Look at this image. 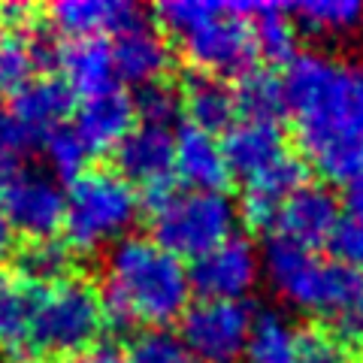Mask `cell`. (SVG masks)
Segmentation results:
<instances>
[{
    "label": "cell",
    "mask_w": 363,
    "mask_h": 363,
    "mask_svg": "<svg viewBox=\"0 0 363 363\" xmlns=\"http://www.w3.org/2000/svg\"><path fill=\"white\" fill-rule=\"evenodd\" d=\"M182 97V112L188 116V124L206 130V133H227L240 116H236V97L233 88L224 79L194 73L179 91Z\"/></svg>",
    "instance_id": "7402d4cb"
},
{
    "label": "cell",
    "mask_w": 363,
    "mask_h": 363,
    "mask_svg": "<svg viewBox=\"0 0 363 363\" xmlns=\"http://www.w3.org/2000/svg\"><path fill=\"white\" fill-rule=\"evenodd\" d=\"M176 43L194 73L224 79V82L248 76L257 61L252 25L242 4L206 0V9L194 21V28L182 33Z\"/></svg>",
    "instance_id": "52a82bcc"
},
{
    "label": "cell",
    "mask_w": 363,
    "mask_h": 363,
    "mask_svg": "<svg viewBox=\"0 0 363 363\" xmlns=\"http://www.w3.org/2000/svg\"><path fill=\"white\" fill-rule=\"evenodd\" d=\"M233 97H236V116H240V121L279 124L288 116L281 76L272 70H252L248 76H242L240 85L233 88Z\"/></svg>",
    "instance_id": "cb8c5ba5"
},
{
    "label": "cell",
    "mask_w": 363,
    "mask_h": 363,
    "mask_svg": "<svg viewBox=\"0 0 363 363\" xmlns=\"http://www.w3.org/2000/svg\"><path fill=\"white\" fill-rule=\"evenodd\" d=\"M145 13L130 0H61L49 6V25L67 40H88L104 33H121Z\"/></svg>",
    "instance_id": "d6986e66"
},
{
    "label": "cell",
    "mask_w": 363,
    "mask_h": 363,
    "mask_svg": "<svg viewBox=\"0 0 363 363\" xmlns=\"http://www.w3.org/2000/svg\"><path fill=\"white\" fill-rule=\"evenodd\" d=\"M133 128H136V106L133 97L124 94L121 88L82 100V106L73 112V130L82 140L88 155L116 152Z\"/></svg>",
    "instance_id": "9a60e30c"
},
{
    "label": "cell",
    "mask_w": 363,
    "mask_h": 363,
    "mask_svg": "<svg viewBox=\"0 0 363 363\" xmlns=\"http://www.w3.org/2000/svg\"><path fill=\"white\" fill-rule=\"evenodd\" d=\"M37 143H43V140L16 116L13 109L0 106V161H9V164L25 161L28 155H33Z\"/></svg>",
    "instance_id": "d6a6232c"
},
{
    "label": "cell",
    "mask_w": 363,
    "mask_h": 363,
    "mask_svg": "<svg viewBox=\"0 0 363 363\" xmlns=\"http://www.w3.org/2000/svg\"><path fill=\"white\" fill-rule=\"evenodd\" d=\"M58 363H128V354L112 342H97V345L79 351L73 357H64Z\"/></svg>",
    "instance_id": "836d02e7"
},
{
    "label": "cell",
    "mask_w": 363,
    "mask_h": 363,
    "mask_svg": "<svg viewBox=\"0 0 363 363\" xmlns=\"http://www.w3.org/2000/svg\"><path fill=\"white\" fill-rule=\"evenodd\" d=\"M242 203H240V218L252 224L255 230H276V218L285 200L306 185V164L303 157L288 155L285 161L269 167L267 173L242 182Z\"/></svg>",
    "instance_id": "ac0fdd59"
},
{
    "label": "cell",
    "mask_w": 363,
    "mask_h": 363,
    "mask_svg": "<svg viewBox=\"0 0 363 363\" xmlns=\"http://www.w3.org/2000/svg\"><path fill=\"white\" fill-rule=\"evenodd\" d=\"M116 173L143 191L140 197H152L157 191L173 188L176 176V130L140 124L124 136L116 152Z\"/></svg>",
    "instance_id": "8fae6325"
},
{
    "label": "cell",
    "mask_w": 363,
    "mask_h": 363,
    "mask_svg": "<svg viewBox=\"0 0 363 363\" xmlns=\"http://www.w3.org/2000/svg\"><path fill=\"white\" fill-rule=\"evenodd\" d=\"M221 149L230 176L242 182L267 173L269 167H276L291 155L281 124H267V121H236L224 133Z\"/></svg>",
    "instance_id": "2e32d148"
},
{
    "label": "cell",
    "mask_w": 363,
    "mask_h": 363,
    "mask_svg": "<svg viewBox=\"0 0 363 363\" xmlns=\"http://www.w3.org/2000/svg\"><path fill=\"white\" fill-rule=\"evenodd\" d=\"M188 272L197 300L245 303L264 276V264H260V252L245 236H230L209 255L197 257Z\"/></svg>",
    "instance_id": "30bf717a"
},
{
    "label": "cell",
    "mask_w": 363,
    "mask_h": 363,
    "mask_svg": "<svg viewBox=\"0 0 363 363\" xmlns=\"http://www.w3.org/2000/svg\"><path fill=\"white\" fill-rule=\"evenodd\" d=\"M13 264H16V276L33 281L40 288H52L58 281L73 276V252L67 248L64 240H33L25 242L13 252Z\"/></svg>",
    "instance_id": "484cf974"
},
{
    "label": "cell",
    "mask_w": 363,
    "mask_h": 363,
    "mask_svg": "<svg viewBox=\"0 0 363 363\" xmlns=\"http://www.w3.org/2000/svg\"><path fill=\"white\" fill-rule=\"evenodd\" d=\"M143 206L149 212L152 240L191 264L236 236L240 224V206L224 191H191L173 185L143 197Z\"/></svg>",
    "instance_id": "277c9868"
},
{
    "label": "cell",
    "mask_w": 363,
    "mask_h": 363,
    "mask_svg": "<svg viewBox=\"0 0 363 363\" xmlns=\"http://www.w3.org/2000/svg\"><path fill=\"white\" fill-rule=\"evenodd\" d=\"M260 264L276 297L306 315L333 321L339 312L363 297V272L300 248L281 236H272L264 245Z\"/></svg>",
    "instance_id": "3957f363"
},
{
    "label": "cell",
    "mask_w": 363,
    "mask_h": 363,
    "mask_svg": "<svg viewBox=\"0 0 363 363\" xmlns=\"http://www.w3.org/2000/svg\"><path fill=\"white\" fill-rule=\"evenodd\" d=\"M73 104H76V94L64 85L61 76L37 73L25 85H18L13 91L9 109L43 140L45 133L64 128V121L76 112Z\"/></svg>",
    "instance_id": "44dd1931"
},
{
    "label": "cell",
    "mask_w": 363,
    "mask_h": 363,
    "mask_svg": "<svg viewBox=\"0 0 363 363\" xmlns=\"http://www.w3.org/2000/svg\"><path fill=\"white\" fill-rule=\"evenodd\" d=\"M297 363H348V345L327 327L297 330Z\"/></svg>",
    "instance_id": "1f68e13d"
},
{
    "label": "cell",
    "mask_w": 363,
    "mask_h": 363,
    "mask_svg": "<svg viewBox=\"0 0 363 363\" xmlns=\"http://www.w3.org/2000/svg\"><path fill=\"white\" fill-rule=\"evenodd\" d=\"M281 88L303 157L321 176L348 182L363 161V64L300 52L285 64Z\"/></svg>",
    "instance_id": "6da1fadb"
},
{
    "label": "cell",
    "mask_w": 363,
    "mask_h": 363,
    "mask_svg": "<svg viewBox=\"0 0 363 363\" xmlns=\"http://www.w3.org/2000/svg\"><path fill=\"white\" fill-rule=\"evenodd\" d=\"M242 360L245 363H297V327L279 312H257Z\"/></svg>",
    "instance_id": "4316f807"
},
{
    "label": "cell",
    "mask_w": 363,
    "mask_h": 363,
    "mask_svg": "<svg viewBox=\"0 0 363 363\" xmlns=\"http://www.w3.org/2000/svg\"><path fill=\"white\" fill-rule=\"evenodd\" d=\"M288 9L294 25L315 37H348L363 28L360 0H303Z\"/></svg>",
    "instance_id": "d4e9b609"
},
{
    "label": "cell",
    "mask_w": 363,
    "mask_h": 363,
    "mask_svg": "<svg viewBox=\"0 0 363 363\" xmlns=\"http://www.w3.org/2000/svg\"><path fill=\"white\" fill-rule=\"evenodd\" d=\"M55 67H58L64 85L82 100L118 88L112 45L104 37L64 40L58 45V52H55Z\"/></svg>",
    "instance_id": "e0dca14e"
},
{
    "label": "cell",
    "mask_w": 363,
    "mask_h": 363,
    "mask_svg": "<svg viewBox=\"0 0 363 363\" xmlns=\"http://www.w3.org/2000/svg\"><path fill=\"white\" fill-rule=\"evenodd\" d=\"M248 25H252L257 58H267L269 64H291L297 58V33L291 9L281 4H242Z\"/></svg>",
    "instance_id": "603a6c76"
},
{
    "label": "cell",
    "mask_w": 363,
    "mask_h": 363,
    "mask_svg": "<svg viewBox=\"0 0 363 363\" xmlns=\"http://www.w3.org/2000/svg\"><path fill=\"white\" fill-rule=\"evenodd\" d=\"M45 288L4 272L0 276V357L6 363H43L37 351V315Z\"/></svg>",
    "instance_id": "7c38bea8"
},
{
    "label": "cell",
    "mask_w": 363,
    "mask_h": 363,
    "mask_svg": "<svg viewBox=\"0 0 363 363\" xmlns=\"http://www.w3.org/2000/svg\"><path fill=\"white\" fill-rule=\"evenodd\" d=\"M133 106H136V121L140 124H155V128H169L173 130V121L182 116L179 91L169 88L167 82L136 88Z\"/></svg>",
    "instance_id": "f1b7e54d"
},
{
    "label": "cell",
    "mask_w": 363,
    "mask_h": 363,
    "mask_svg": "<svg viewBox=\"0 0 363 363\" xmlns=\"http://www.w3.org/2000/svg\"><path fill=\"white\" fill-rule=\"evenodd\" d=\"M43 152L45 161H49V169L55 179H67L73 182L88 169V149L82 145V140L76 136L73 128H58L52 133L43 136Z\"/></svg>",
    "instance_id": "83f0119b"
},
{
    "label": "cell",
    "mask_w": 363,
    "mask_h": 363,
    "mask_svg": "<svg viewBox=\"0 0 363 363\" xmlns=\"http://www.w3.org/2000/svg\"><path fill=\"white\" fill-rule=\"evenodd\" d=\"M176 176L191 191H224L230 169L218 136L182 124L176 130Z\"/></svg>",
    "instance_id": "ffe728a7"
},
{
    "label": "cell",
    "mask_w": 363,
    "mask_h": 363,
    "mask_svg": "<svg viewBox=\"0 0 363 363\" xmlns=\"http://www.w3.org/2000/svg\"><path fill=\"white\" fill-rule=\"evenodd\" d=\"M327 248L333 252V260L348 269H363V209L342 212L336 230L330 236Z\"/></svg>",
    "instance_id": "4dcf8cb0"
},
{
    "label": "cell",
    "mask_w": 363,
    "mask_h": 363,
    "mask_svg": "<svg viewBox=\"0 0 363 363\" xmlns=\"http://www.w3.org/2000/svg\"><path fill=\"white\" fill-rule=\"evenodd\" d=\"M112 61H116V76L133 88H145L164 82L167 70L173 67V49L152 18H140L130 28L112 37Z\"/></svg>",
    "instance_id": "5bb4252c"
},
{
    "label": "cell",
    "mask_w": 363,
    "mask_h": 363,
    "mask_svg": "<svg viewBox=\"0 0 363 363\" xmlns=\"http://www.w3.org/2000/svg\"><path fill=\"white\" fill-rule=\"evenodd\" d=\"M339 218H342V206H339V197L333 191L318 185V182H306L285 200L272 236L318 252L330 242Z\"/></svg>",
    "instance_id": "4fadbf2b"
},
{
    "label": "cell",
    "mask_w": 363,
    "mask_h": 363,
    "mask_svg": "<svg viewBox=\"0 0 363 363\" xmlns=\"http://www.w3.org/2000/svg\"><path fill=\"white\" fill-rule=\"evenodd\" d=\"M104 312L112 327L167 330L194 303L188 264L152 236H128L112 245L104 269Z\"/></svg>",
    "instance_id": "7a4b0ae2"
},
{
    "label": "cell",
    "mask_w": 363,
    "mask_h": 363,
    "mask_svg": "<svg viewBox=\"0 0 363 363\" xmlns=\"http://www.w3.org/2000/svg\"><path fill=\"white\" fill-rule=\"evenodd\" d=\"M345 188H348V203H351V209H363V161L357 164L354 173L348 176Z\"/></svg>",
    "instance_id": "e575fe53"
},
{
    "label": "cell",
    "mask_w": 363,
    "mask_h": 363,
    "mask_svg": "<svg viewBox=\"0 0 363 363\" xmlns=\"http://www.w3.org/2000/svg\"><path fill=\"white\" fill-rule=\"evenodd\" d=\"M248 303L194 300L182 315L179 339L194 363H240L255 327Z\"/></svg>",
    "instance_id": "ba28073f"
},
{
    "label": "cell",
    "mask_w": 363,
    "mask_h": 363,
    "mask_svg": "<svg viewBox=\"0 0 363 363\" xmlns=\"http://www.w3.org/2000/svg\"><path fill=\"white\" fill-rule=\"evenodd\" d=\"M124 354L128 363H194L185 342L173 330H143Z\"/></svg>",
    "instance_id": "f546056e"
},
{
    "label": "cell",
    "mask_w": 363,
    "mask_h": 363,
    "mask_svg": "<svg viewBox=\"0 0 363 363\" xmlns=\"http://www.w3.org/2000/svg\"><path fill=\"white\" fill-rule=\"evenodd\" d=\"M13 252H16V233H13V227L6 224L4 212H0V264H4L6 257H13Z\"/></svg>",
    "instance_id": "d590c367"
},
{
    "label": "cell",
    "mask_w": 363,
    "mask_h": 363,
    "mask_svg": "<svg viewBox=\"0 0 363 363\" xmlns=\"http://www.w3.org/2000/svg\"><path fill=\"white\" fill-rule=\"evenodd\" d=\"M67 194L58 179L40 169L18 167L0 188V212L13 233H21L28 242L52 240L64 227Z\"/></svg>",
    "instance_id": "9c48e42d"
},
{
    "label": "cell",
    "mask_w": 363,
    "mask_h": 363,
    "mask_svg": "<svg viewBox=\"0 0 363 363\" xmlns=\"http://www.w3.org/2000/svg\"><path fill=\"white\" fill-rule=\"evenodd\" d=\"M106 330V312L100 288L85 276H70L45 288L37 315L40 357H73L100 342Z\"/></svg>",
    "instance_id": "8992f818"
},
{
    "label": "cell",
    "mask_w": 363,
    "mask_h": 363,
    "mask_svg": "<svg viewBox=\"0 0 363 363\" xmlns=\"http://www.w3.org/2000/svg\"><path fill=\"white\" fill-rule=\"evenodd\" d=\"M64 206V242L73 255H94L128 240L143 212V197L116 169H85L70 182Z\"/></svg>",
    "instance_id": "5b68a950"
}]
</instances>
